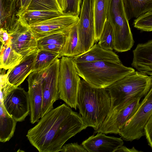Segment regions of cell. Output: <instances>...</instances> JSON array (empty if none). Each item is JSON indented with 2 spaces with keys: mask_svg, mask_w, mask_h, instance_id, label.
I'll use <instances>...</instances> for the list:
<instances>
[{
  "mask_svg": "<svg viewBox=\"0 0 152 152\" xmlns=\"http://www.w3.org/2000/svg\"><path fill=\"white\" fill-rule=\"evenodd\" d=\"M140 152L142 151H139L136 149L134 147L129 148L125 146L122 145L118 148L115 152Z\"/></svg>",
  "mask_w": 152,
  "mask_h": 152,
  "instance_id": "8d00e7d4",
  "label": "cell"
},
{
  "mask_svg": "<svg viewBox=\"0 0 152 152\" xmlns=\"http://www.w3.org/2000/svg\"><path fill=\"white\" fill-rule=\"evenodd\" d=\"M111 101L105 88H96L83 79L80 83L77 98V107L87 127L94 131L104 122L111 108Z\"/></svg>",
  "mask_w": 152,
  "mask_h": 152,
  "instance_id": "7a4b0ae2",
  "label": "cell"
},
{
  "mask_svg": "<svg viewBox=\"0 0 152 152\" xmlns=\"http://www.w3.org/2000/svg\"><path fill=\"white\" fill-rule=\"evenodd\" d=\"M0 105V141L5 142L13 136L17 122L8 113L1 101Z\"/></svg>",
  "mask_w": 152,
  "mask_h": 152,
  "instance_id": "7402d4cb",
  "label": "cell"
},
{
  "mask_svg": "<svg viewBox=\"0 0 152 152\" xmlns=\"http://www.w3.org/2000/svg\"><path fill=\"white\" fill-rule=\"evenodd\" d=\"M72 58L75 62L78 63L102 61L121 62L119 56L115 52L102 48L98 43L94 44L83 53Z\"/></svg>",
  "mask_w": 152,
  "mask_h": 152,
  "instance_id": "ac0fdd59",
  "label": "cell"
},
{
  "mask_svg": "<svg viewBox=\"0 0 152 152\" xmlns=\"http://www.w3.org/2000/svg\"><path fill=\"white\" fill-rule=\"evenodd\" d=\"M87 127L80 114L64 103L41 118L26 136L39 152H58L68 140Z\"/></svg>",
  "mask_w": 152,
  "mask_h": 152,
  "instance_id": "6da1fadb",
  "label": "cell"
},
{
  "mask_svg": "<svg viewBox=\"0 0 152 152\" xmlns=\"http://www.w3.org/2000/svg\"><path fill=\"white\" fill-rule=\"evenodd\" d=\"M7 31L12 47L23 57L38 50L37 40L29 25L19 17Z\"/></svg>",
  "mask_w": 152,
  "mask_h": 152,
  "instance_id": "9c48e42d",
  "label": "cell"
},
{
  "mask_svg": "<svg viewBox=\"0 0 152 152\" xmlns=\"http://www.w3.org/2000/svg\"><path fill=\"white\" fill-rule=\"evenodd\" d=\"M152 86V76L138 71L117 80L105 88L110 97V110L132 98L144 97Z\"/></svg>",
  "mask_w": 152,
  "mask_h": 152,
  "instance_id": "277c9868",
  "label": "cell"
},
{
  "mask_svg": "<svg viewBox=\"0 0 152 152\" xmlns=\"http://www.w3.org/2000/svg\"><path fill=\"white\" fill-rule=\"evenodd\" d=\"M58 1L63 12H64L66 8V0H58Z\"/></svg>",
  "mask_w": 152,
  "mask_h": 152,
  "instance_id": "74e56055",
  "label": "cell"
},
{
  "mask_svg": "<svg viewBox=\"0 0 152 152\" xmlns=\"http://www.w3.org/2000/svg\"><path fill=\"white\" fill-rule=\"evenodd\" d=\"M44 70L32 72L27 80L30 121L32 124L38 122L41 118L43 101L42 82Z\"/></svg>",
  "mask_w": 152,
  "mask_h": 152,
  "instance_id": "4fadbf2b",
  "label": "cell"
},
{
  "mask_svg": "<svg viewBox=\"0 0 152 152\" xmlns=\"http://www.w3.org/2000/svg\"><path fill=\"white\" fill-rule=\"evenodd\" d=\"M80 77L72 57H61L58 77L59 99L75 110L81 80Z\"/></svg>",
  "mask_w": 152,
  "mask_h": 152,
  "instance_id": "8992f818",
  "label": "cell"
},
{
  "mask_svg": "<svg viewBox=\"0 0 152 152\" xmlns=\"http://www.w3.org/2000/svg\"><path fill=\"white\" fill-rule=\"evenodd\" d=\"M84 53L79 38L77 24L66 35L65 42L59 57L65 56L73 58Z\"/></svg>",
  "mask_w": 152,
  "mask_h": 152,
  "instance_id": "44dd1931",
  "label": "cell"
},
{
  "mask_svg": "<svg viewBox=\"0 0 152 152\" xmlns=\"http://www.w3.org/2000/svg\"><path fill=\"white\" fill-rule=\"evenodd\" d=\"M31 1L32 0H20V6L18 15V14L27 9Z\"/></svg>",
  "mask_w": 152,
  "mask_h": 152,
  "instance_id": "d590c367",
  "label": "cell"
},
{
  "mask_svg": "<svg viewBox=\"0 0 152 152\" xmlns=\"http://www.w3.org/2000/svg\"><path fill=\"white\" fill-rule=\"evenodd\" d=\"M82 0H66L64 13L79 16L82 4Z\"/></svg>",
  "mask_w": 152,
  "mask_h": 152,
  "instance_id": "1f68e13d",
  "label": "cell"
},
{
  "mask_svg": "<svg viewBox=\"0 0 152 152\" xmlns=\"http://www.w3.org/2000/svg\"><path fill=\"white\" fill-rule=\"evenodd\" d=\"M38 50L24 57L20 62L13 68L8 70L7 74L9 82L15 87H18L33 71L34 62Z\"/></svg>",
  "mask_w": 152,
  "mask_h": 152,
  "instance_id": "e0dca14e",
  "label": "cell"
},
{
  "mask_svg": "<svg viewBox=\"0 0 152 152\" xmlns=\"http://www.w3.org/2000/svg\"><path fill=\"white\" fill-rule=\"evenodd\" d=\"M77 26L80 44L84 53L95 42L91 0H83Z\"/></svg>",
  "mask_w": 152,
  "mask_h": 152,
  "instance_id": "7c38bea8",
  "label": "cell"
},
{
  "mask_svg": "<svg viewBox=\"0 0 152 152\" xmlns=\"http://www.w3.org/2000/svg\"><path fill=\"white\" fill-rule=\"evenodd\" d=\"M152 115V86L140 102L132 117L120 131L119 134L126 141L138 140L145 135L144 127Z\"/></svg>",
  "mask_w": 152,
  "mask_h": 152,
  "instance_id": "52a82bcc",
  "label": "cell"
},
{
  "mask_svg": "<svg viewBox=\"0 0 152 152\" xmlns=\"http://www.w3.org/2000/svg\"><path fill=\"white\" fill-rule=\"evenodd\" d=\"M107 20L113 31L114 50L119 52L130 50L134 41L123 0H110Z\"/></svg>",
  "mask_w": 152,
  "mask_h": 152,
  "instance_id": "5b68a950",
  "label": "cell"
},
{
  "mask_svg": "<svg viewBox=\"0 0 152 152\" xmlns=\"http://www.w3.org/2000/svg\"><path fill=\"white\" fill-rule=\"evenodd\" d=\"M26 10L64 12L58 0H32Z\"/></svg>",
  "mask_w": 152,
  "mask_h": 152,
  "instance_id": "83f0119b",
  "label": "cell"
},
{
  "mask_svg": "<svg viewBox=\"0 0 152 152\" xmlns=\"http://www.w3.org/2000/svg\"><path fill=\"white\" fill-rule=\"evenodd\" d=\"M123 144L121 137L108 136L100 132L89 137L81 145L88 152H115Z\"/></svg>",
  "mask_w": 152,
  "mask_h": 152,
  "instance_id": "9a60e30c",
  "label": "cell"
},
{
  "mask_svg": "<svg viewBox=\"0 0 152 152\" xmlns=\"http://www.w3.org/2000/svg\"><path fill=\"white\" fill-rule=\"evenodd\" d=\"M65 13L56 11L26 10L18 14L29 25L62 15Z\"/></svg>",
  "mask_w": 152,
  "mask_h": 152,
  "instance_id": "484cf974",
  "label": "cell"
},
{
  "mask_svg": "<svg viewBox=\"0 0 152 152\" xmlns=\"http://www.w3.org/2000/svg\"><path fill=\"white\" fill-rule=\"evenodd\" d=\"M3 69L1 71L0 77V101L3 102V99L7 95L15 88L16 87L11 84L9 81L7 73Z\"/></svg>",
  "mask_w": 152,
  "mask_h": 152,
  "instance_id": "4dcf8cb0",
  "label": "cell"
},
{
  "mask_svg": "<svg viewBox=\"0 0 152 152\" xmlns=\"http://www.w3.org/2000/svg\"><path fill=\"white\" fill-rule=\"evenodd\" d=\"M98 41V44L102 48L112 51L114 50L113 31L110 23L107 20Z\"/></svg>",
  "mask_w": 152,
  "mask_h": 152,
  "instance_id": "f1b7e54d",
  "label": "cell"
},
{
  "mask_svg": "<svg viewBox=\"0 0 152 152\" xmlns=\"http://www.w3.org/2000/svg\"><path fill=\"white\" fill-rule=\"evenodd\" d=\"M60 151L62 152H88L82 145L77 142L71 143L64 145Z\"/></svg>",
  "mask_w": 152,
  "mask_h": 152,
  "instance_id": "d6a6232c",
  "label": "cell"
},
{
  "mask_svg": "<svg viewBox=\"0 0 152 152\" xmlns=\"http://www.w3.org/2000/svg\"><path fill=\"white\" fill-rule=\"evenodd\" d=\"M144 133L148 144L152 149V115L145 126Z\"/></svg>",
  "mask_w": 152,
  "mask_h": 152,
  "instance_id": "836d02e7",
  "label": "cell"
},
{
  "mask_svg": "<svg viewBox=\"0 0 152 152\" xmlns=\"http://www.w3.org/2000/svg\"><path fill=\"white\" fill-rule=\"evenodd\" d=\"M141 97L130 99L110 110L100 127L94 133L119 134L120 131L134 115L139 107Z\"/></svg>",
  "mask_w": 152,
  "mask_h": 152,
  "instance_id": "ba28073f",
  "label": "cell"
},
{
  "mask_svg": "<svg viewBox=\"0 0 152 152\" xmlns=\"http://www.w3.org/2000/svg\"><path fill=\"white\" fill-rule=\"evenodd\" d=\"M69 31L51 34L38 40V49L46 50L60 55L64 45L66 35Z\"/></svg>",
  "mask_w": 152,
  "mask_h": 152,
  "instance_id": "603a6c76",
  "label": "cell"
},
{
  "mask_svg": "<svg viewBox=\"0 0 152 152\" xmlns=\"http://www.w3.org/2000/svg\"><path fill=\"white\" fill-rule=\"evenodd\" d=\"M134 28L142 31H152V11L146 13L134 20Z\"/></svg>",
  "mask_w": 152,
  "mask_h": 152,
  "instance_id": "f546056e",
  "label": "cell"
},
{
  "mask_svg": "<svg viewBox=\"0 0 152 152\" xmlns=\"http://www.w3.org/2000/svg\"><path fill=\"white\" fill-rule=\"evenodd\" d=\"M0 67L5 70L13 68L18 65L23 56L16 52L11 45H1L0 49Z\"/></svg>",
  "mask_w": 152,
  "mask_h": 152,
  "instance_id": "d4e9b609",
  "label": "cell"
},
{
  "mask_svg": "<svg viewBox=\"0 0 152 152\" xmlns=\"http://www.w3.org/2000/svg\"><path fill=\"white\" fill-rule=\"evenodd\" d=\"M0 28L7 31L18 18L20 0H0Z\"/></svg>",
  "mask_w": 152,
  "mask_h": 152,
  "instance_id": "d6986e66",
  "label": "cell"
},
{
  "mask_svg": "<svg viewBox=\"0 0 152 152\" xmlns=\"http://www.w3.org/2000/svg\"><path fill=\"white\" fill-rule=\"evenodd\" d=\"M79 17L64 13L42 21L29 25L37 40L51 34L69 31L76 25Z\"/></svg>",
  "mask_w": 152,
  "mask_h": 152,
  "instance_id": "30bf717a",
  "label": "cell"
},
{
  "mask_svg": "<svg viewBox=\"0 0 152 152\" xmlns=\"http://www.w3.org/2000/svg\"><path fill=\"white\" fill-rule=\"evenodd\" d=\"M129 20L152 11V0H123Z\"/></svg>",
  "mask_w": 152,
  "mask_h": 152,
  "instance_id": "cb8c5ba5",
  "label": "cell"
},
{
  "mask_svg": "<svg viewBox=\"0 0 152 152\" xmlns=\"http://www.w3.org/2000/svg\"><path fill=\"white\" fill-rule=\"evenodd\" d=\"M133 53L132 66L138 71L152 76V39L138 44Z\"/></svg>",
  "mask_w": 152,
  "mask_h": 152,
  "instance_id": "2e32d148",
  "label": "cell"
},
{
  "mask_svg": "<svg viewBox=\"0 0 152 152\" xmlns=\"http://www.w3.org/2000/svg\"><path fill=\"white\" fill-rule=\"evenodd\" d=\"M60 55L48 50L38 49L35 58L33 72L46 69L50 66L58 58Z\"/></svg>",
  "mask_w": 152,
  "mask_h": 152,
  "instance_id": "4316f807",
  "label": "cell"
},
{
  "mask_svg": "<svg viewBox=\"0 0 152 152\" xmlns=\"http://www.w3.org/2000/svg\"><path fill=\"white\" fill-rule=\"evenodd\" d=\"M2 102L8 113L17 122L23 121L30 114L28 92L23 88H15Z\"/></svg>",
  "mask_w": 152,
  "mask_h": 152,
  "instance_id": "5bb4252c",
  "label": "cell"
},
{
  "mask_svg": "<svg viewBox=\"0 0 152 152\" xmlns=\"http://www.w3.org/2000/svg\"><path fill=\"white\" fill-rule=\"evenodd\" d=\"M11 37L7 31L3 28H0V40L1 45H11Z\"/></svg>",
  "mask_w": 152,
  "mask_h": 152,
  "instance_id": "e575fe53",
  "label": "cell"
},
{
  "mask_svg": "<svg viewBox=\"0 0 152 152\" xmlns=\"http://www.w3.org/2000/svg\"><path fill=\"white\" fill-rule=\"evenodd\" d=\"M110 0H91L95 42L99 41L107 19Z\"/></svg>",
  "mask_w": 152,
  "mask_h": 152,
  "instance_id": "ffe728a7",
  "label": "cell"
},
{
  "mask_svg": "<svg viewBox=\"0 0 152 152\" xmlns=\"http://www.w3.org/2000/svg\"><path fill=\"white\" fill-rule=\"evenodd\" d=\"M60 63V59L58 58L44 70L42 82L43 101L41 118L53 108L54 103L59 99Z\"/></svg>",
  "mask_w": 152,
  "mask_h": 152,
  "instance_id": "8fae6325",
  "label": "cell"
},
{
  "mask_svg": "<svg viewBox=\"0 0 152 152\" xmlns=\"http://www.w3.org/2000/svg\"><path fill=\"white\" fill-rule=\"evenodd\" d=\"M75 63L79 76L97 88H106L135 71L132 68L125 66L121 62L102 61Z\"/></svg>",
  "mask_w": 152,
  "mask_h": 152,
  "instance_id": "3957f363",
  "label": "cell"
}]
</instances>
